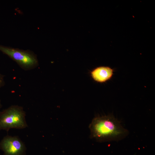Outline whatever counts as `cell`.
Masks as SVG:
<instances>
[{
  "label": "cell",
  "mask_w": 155,
  "mask_h": 155,
  "mask_svg": "<svg viewBox=\"0 0 155 155\" xmlns=\"http://www.w3.org/2000/svg\"><path fill=\"white\" fill-rule=\"evenodd\" d=\"M92 138L100 142L118 141L128 135V130L112 115L94 117L89 126Z\"/></svg>",
  "instance_id": "1"
},
{
  "label": "cell",
  "mask_w": 155,
  "mask_h": 155,
  "mask_svg": "<svg viewBox=\"0 0 155 155\" xmlns=\"http://www.w3.org/2000/svg\"><path fill=\"white\" fill-rule=\"evenodd\" d=\"M26 113L22 106L11 105L0 112V130L8 131L11 129H23L28 127Z\"/></svg>",
  "instance_id": "2"
},
{
  "label": "cell",
  "mask_w": 155,
  "mask_h": 155,
  "mask_svg": "<svg viewBox=\"0 0 155 155\" xmlns=\"http://www.w3.org/2000/svg\"><path fill=\"white\" fill-rule=\"evenodd\" d=\"M0 51L16 62L24 70L33 69L38 65L36 55L29 50H24L0 45Z\"/></svg>",
  "instance_id": "3"
},
{
  "label": "cell",
  "mask_w": 155,
  "mask_h": 155,
  "mask_svg": "<svg viewBox=\"0 0 155 155\" xmlns=\"http://www.w3.org/2000/svg\"><path fill=\"white\" fill-rule=\"evenodd\" d=\"M0 149L3 152V155H24L26 147L18 136L7 135L0 142Z\"/></svg>",
  "instance_id": "4"
},
{
  "label": "cell",
  "mask_w": 155,
  "mask_h": 155,
  "mask_svg": "<svg viewBox=\"0 0 155 155\" xmlns=\"http://www.w3.org/2000/svg\"><path fill=\"white\" fill-rule=\"evenodd\" d=\"M113 74V70L107 66H100L94 69L90 72L92 78L95 82L103 83L110 80Z\"/></svg>",
  "instance_id": "5"
},
{
  "label": "cell",
  "mask_w": 155,
  "mask_h": 155,
  "mask_svg": "<svg viewBox=\"0 0 155 155\" xmlns=\"http://www.w3.org/2000/svg\"><path fill=\"white\" fill-rule=\"evenodd\" d=\"M5 84L4 75L0 73V88L3 86Z\"/></svg>",
  "instance_id": "6"
},
{
  "label": "cell",
  "mask_w": 155,
  "mask_h": 155,
  "mask_svg": "<svg viewBox=\"0 0 155 155\" xmlns=\"http://www.w3.org/2000/svg\"><path fill=\"white\" fill-rule=\"evenodd\" d=\"M1 107H2V104L1 102V101L0 100V109L1 108Z\"/></svg>",
  "instance_id": "7"
}]
</instances>
